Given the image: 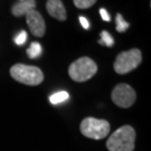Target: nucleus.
<instances>
[{"mask_svg": "<svg viewBox=\"0 0 151 151\" xmlns=\"http://www.w3.org/2000/svg\"><path fill=\"white\" fill-rule=\"evenodd\" d=\"M10 74L16 81L28 86L39 85L44 79L43 73L38 67L23 63H17L13 65L10 69Z\"/></svg>", "mask_w": 151, "mask_h": 151, "instance_id": "nucleus-2", "label": "nucleus"}, {"mask_svg": "<svg viewBox=\"0 0 151 151\" xmlns=\"http://www.w3.org/2000/svg\"><path fill=\"white\" fill-rule=\"evenodd\" d=\"M42 53V48H41L40 44L37 42H33L31 44L30 48L27 50V54L28 58L31 59H35V58H38Z\"/></svg>", "mask_w": 151, "mask_h": 151, "instance_id": "nucleus-10", "label": "nucleus"}, {"mask_svg": "<svg viewBox=\"0 0 151 151\" xmlns=\"http://www.w3.org/2000/svg\"><path fill=\"white\" fill-rule=\"evenodd\" d=\"M111 98L117 106L122 108H128L136 101V93L130 85L121 83L113 89Z\"/></svg>", "mask_w": 151, "mask_h": 151, "instance_id": "nucleus-6", "label": "nucleus"}, {"mask_svg": "<svg viewBox=\"0 0 151 151\" xmlns=\"http://www.w3.org/2000/svg\"><path fill=\"white\" fill-rule=\"evenodd\" d=\"M142 57L139 49H131L122 52L117 56L114 62V70L118 74H127L136 69L140 65Z\"/></svg>", "mask_w": 151, "mask_h": 151, "instance_id": "nucleus-5", "label": "nucleus"}, {"mask_svg": "<svg viewBox=\"0 0 151 151\" xmlns=\"http://www.w3.org/2000/svg\"><path fill=\"white\" fill-rule=\"evenodd\" d=\"M99 13H100V16L103 19V21L105 22H110L111 21V18H110V15L108 14V12L105 10V9L101 8L100 10H99Z\"/></svg>", "mask_w": 151, "mask_h": 151, "instance_id": "nucleus-16", "label": "nucleus"}, {"mask_svg": "<svg viewBox=\"0 0 151 151\" xmlns=\"http://www.w3.org/2000/svg\"><path fill=\"white\" fill-rule=\"evenodd\" d=\"M26 20L31 32L36 37H42L45 33V22L42 16L36 10H31L26 15Z\"/></svg>", "mask_w": 151, "mask_h": 151, "instance_id": "nucleus-7", "label": "nucleus"}, {"mask_svg": "<svg viewBox=\"0 0 151 151\" xmlns=\"http://www.w3.org/2000/svg\"><path fill=\"white\" fill-rule=\"evenodd\" d=\"M100 40L98 41L99 44L105 45L107 47H112L114 45V38L112 37V35L108 32V31L103 30L100 33Z\"/></svg>", "mask_w": 151, "mask_h": 151, "instance_id": "nucleus-13", "label": "nucleus"}, {"mask_svg": "<svg viewBox=\"0 0 151 151\" xmlns=\"http://www.w3.org/2000/svg\"><path fill=\"white\" fill-rule=\"evenodd\" d=\"M130 27V24L124 20V17L120 13L116 15V29L119 32H125Z\"/></svg>", "mask_w": 151, "mask_h": 151, "instance_id": "nucleus-12", "label": "nucleus"}, {"mask_svg": "<svg viewBox=\"0 0 151 151\" xmlns=\"http://www.w3.org/2000/svg\"><path fill=\"white\" fill-rule=\"evenodd\" d=\"M97 0H74V4L79 9H88L95 4Z\"/></svg>", "mask_w": 151, "mask_h": 151, "instance_id": "nucleus-14", "label": "nucleus"}, {"mask_svg": "<svg viewBox=\"0 0 151 151\" xmlns=\"http://www.w3.org/2000/svg\"><path fill=\"white\" fill-rule=\"evenodd\" d=\"M35 9V0H21L12 6L11 12L15 17L26 16L28 12Z\"/></svg>", "mask_w": 151, "mask_h": 151, "instance_id": "nucleus-9", "label": "nucleus"}, {"mask_svg": "<svg viewBox=\"0 0 151 151\" xmlns=\"http://www.w3.org/2000/svg\"><path fill=\"white\" fill-rule=\"evenodd\" d=\"M80 22L82 24L83 28H85V29H88V28H89V22L88 21V19H86V18L81 16V17H80Z\"/></svg>", "mask_w": 151, "mask_h": 151, "instance_id": "nucleus-17", "label": "nucleus"}, {"mask_svg": "<svg viewBox=\"0 0 151 151\" xmlns=\"http://www.w3.org/2000/svg\"><path fill=\"white\" fill-rule=\"evenodd\" d=\"M46 10L52 18L60 22L66 21L67 11L61 0H47Z\"/></svg>", "mask_w": 151, "mask_h": 151, "instance_id": "nucleus-8", "label": "nucleus"}, {"mask_svg": "<svg viewBox=\"0 0 151 151\" xmlns=\"http://www.w3.org/2000/svg\"><path fill=\"white\" fill-rule=\"evenodd\" d=\"M136 141V131L131 126L125 125L116 130L106 142L109 151H133Z\"/></svg>", "mask_w": 151, "mask_h": 151, "instance_id": "nucleus-1", "label": "nucleus"}, {"mask_svg": "<svg viewBox=\"0 0 151 151\" xmlns=\"http://www.w3.org/2000/svg\"><path fill=\"white\" fill-rule=\"evenodd\" d=\"M80 129L83 136L88 139H102L108 136L110 132V124L104 119L88 117L82 121Z\"/></svg>", "mask_w": 151, "mask_h": 151, "instance_id": "nucleus-4", "label": "nucleus"}, {"mask_svg": "<svg viewBox=\"0 0 151 151\" xmlns=\"http://www.w3.org/2000/svg\"><path fill=\"white\" fill-rule=\"evenodd\" d=\"M27 37H28L27 32H26L25 30H22L21 32L15 37V43L19 45V46H22V45H24L26 43V41H27Z\"/></svg>", "mask_w": 151, "mask_h": 151, "instance_id": "nucleus-15", "label": "nucleus"}, {"mask_svg": "<svg viewBox=\"0 0 151 151\" xmlns=\"http://www.w3.org/2000/svg\"><path fill=\"white\" fill-rule=\"evenodd\" d=\"M69 99V94L65 91H61V92H57L55 94H53L50 97V102L52 104H60V102L65 101L66 99Z\"/></svg>", "mask_w": 151, "mask_h": 151, "instance_id": "nucleus-11", "label": "nucleus"}, {"mask_svg": "<svg viewBox=\"0 0 151 151\" xmlns=\"http://www.w3.org/2000/svg\"><path fill=\"white\" fill-rule=\"evenodd\" d=\"M69 75L76 82H85L97 72V65L88 57H82L69 66Z\"/></svg>", "mask_w": 151, "mask_h": 151, "instance_id": "nucleus-3", "label": "nucleus"}]
</instances>
